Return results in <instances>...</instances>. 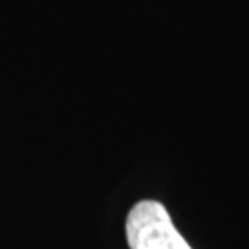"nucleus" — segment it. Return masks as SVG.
Returning <instances> with one entry per match:
<instances>
[{
	"label": "nucleus",
	"instance_id": "obj_1",
	"mask_svg": "<svg viewBox=\"0 0 249 249\" xmlns=\"http://www.w3.org/2000/svg\"><path fill=\"white\" fill-rule=\"evenodd\" d=\"M125 238L129 249H192L176 229L164 205L139 201L127 214Z\"/></svg>",
	"mask_w": 249,
	"mask_h": 249
}]
</instances>
